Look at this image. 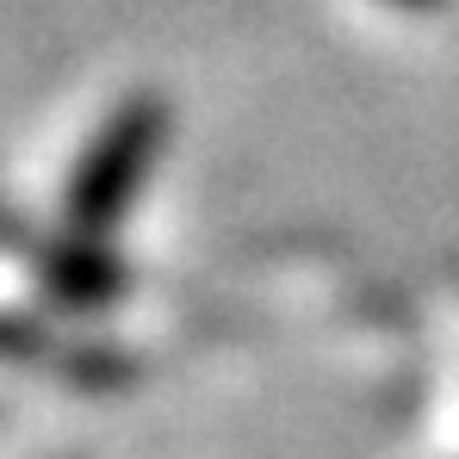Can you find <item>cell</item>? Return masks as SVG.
Listing matches in <instances>:
<instances>
[{"label":"cell","instance_id":"6da1fadb","mask_svg":"<svg viewBox=\"0 0 459 459\" xmlns=\"http://www.w3.org/2000/svg\"><path fill=\"white\" fill-rule=\"evenodd\" d=\"M168 143V106L155 93H131L125 106H112V118L100 125V137L81 150L69 193H63V218L81 236H106L131 218V205L150 186V168Z\"/></svg>","mask_w":459,"mask_h":459},{"label":"cell","instance_id":"3957f363","mask_svg":"<svg viewBox=\"0 0 459 459\" xmlns=\"http://www.w3.org/2000/svg\"><path fill=\"white\" fill-rule=\"evenodd\" d=\"M0 354L6 360H38V354H50V335L19 323V316H0ZM56 360H63V379H81V385H93V367H118V360L87 354V348H63Z\"/></svg>","mask_w":459,"mask_h":459},{"label":"cell","instance_id":"277c9868","mask_svg":"<svg viewBox=\"0 0 459 459\" xmlns=\"http://www.w3.org/2000/svg\"><path fill=\"white\" fill-rule=\"evenodd\" d=\"M397 6H429V0H397Z\"/></svg>","mask_w":459,"mask_h":459},{"label":"cell","instance_id":"7a4b0ae2","mask_svg":"<svg viewBox=\"0 0 459 459\" xmlns=\"http://www.w3.org/2000/svg\"><path fill=\"white\" fill-rule=\"evenodd\" d=\"M38 280L75 310H93L125 292V267L100 248V236H81L69 224H63V236L38 242Z\"/></svg>","mask_w":459,"mask_h":459}]
</instances>
